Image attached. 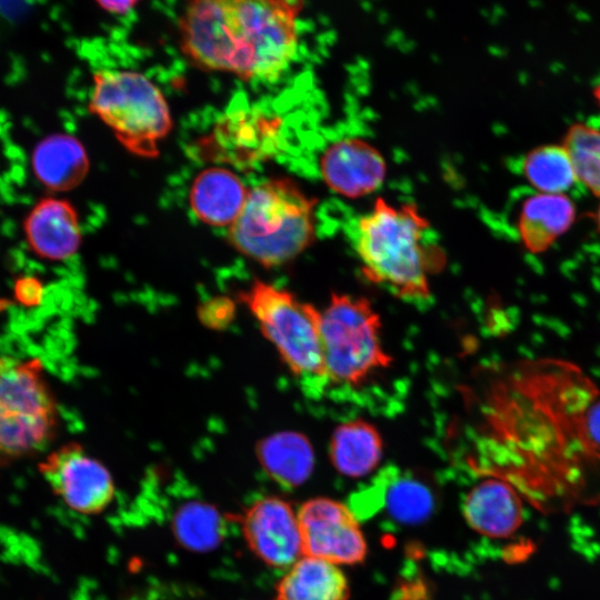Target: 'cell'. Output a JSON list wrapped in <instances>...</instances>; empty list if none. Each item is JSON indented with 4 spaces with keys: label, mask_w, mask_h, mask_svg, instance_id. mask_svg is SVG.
I'll list each match as a JSON object with an SVG mask.
<instances>
[{
    "label": "cell",
    "mask_w": 600,
    "mask_h": 600,
    "mask_svg": "<svg viewBox=\"0 0 600 600\" xmlns=\"http://www.w3.org/2000/svg\"><path fill=\"white\" fill-rule=\"evenodd\" d=\"M243 534L254 554L270 567L288 570L303 557L297 512L280 498L256 501L244 514Z\"/></svg>",
    "instance_id": "obj_10"
},
{
    "label": "cell",
    "mask_w": 600,
    "mask_h": 600,
    "mask_svg": "<svg viewBox=\"0 0 600 600\" xmlns=\"http://www.w3.org/2000/svg\"><path fill=\"white\" fill-rule=\"evenodd\" d=\"M384 506L388 514L402 524H419L427 520L434 506L431 490L420 480L387 471Z\"/></svg>",
    "instance_id": "obj_21"
},
{
    "label": "cell",
    "mask_w": 600,
    "mask_h": 600,
    "mask_svg": "<svg viewBox=\"0 0 600 600\" xmlns=\"http://www.w3.org/2000/svg\"><path fill=\"white\" fill-rule=\"evenodd\" d=\"M321 312L329 389L360 391L391 368L380 314L367 298L333 292Z\"/></svg>",
    "instance_id": "obj_5"
},
{
    "label": "cell",
    "mask_w": 600,
    "mask_h": 600,
    "mask_svg": "<svg viewBox=\"0 0 600 600\" xmlns=\"http://www.w3.org/2000/svg\"><path fill=\"white\" fill-rule=\"evenodd\" d=\"M200 322L212 330L227 329L236 317V303L228 297H213L200 304Z\"/></svg>",
    "instance_id": "obj_24"
},
{
    "label": "cell",
    "mask_w": 600,
    "mask_h": 600,
    "mask_svg": "<svg viewBox=\"0 0 600 600\" xmlns=\"http://www.w3.org/2000/svg\"><path fill=\"white\" fill-rule=\"evenodd\" d=\"M316 208L317 199L291 178L268 179L249 189L228 241L266 268L283 266L314 242Z\"/></svg>",
    "instance_id": "obj_3"
},
{
    "label": "cell",
    "mask_w": 600,
    "mask_h": 600,
    "mask_svg": "<svg viewBox=\"0 0 600 600\" xmlns=\"http://www.w3.org/2000/svg\"><path fill=\"white\" fill-rule=\"evenodd\" d=\"M302 9L292 0L192 1L179 22L182 52L203 70L276 80L297 54Z\"/></svg>",
    "instance_id": "obj_1"
},
{
    "label": "cell",
    "mask_w": 600,
    "mask_h": 600,
    "mask_svg": "<svg viewBox=\"0 0 600 600\" xmlns=\"http://www.w3.org/2000/svg\"><path fill=\"white\" fill-rule=\"evenodd\" d=\"M13 292L19 303L36 307L42 300L43 286L38 278L24 276L16 280Z\"/></svg>",
    "instance_id": "obj_25"
},
{
    "label": "cell",
    "mask_w": 600,
    "mask_h": 600,
    "mask_svg": "<svg viewBox=\"0 0 600 600\" xmlns=\"http://www.w3.org/2000/svg\"><path fill=\"white\" fill-rule=\"evenodd\" d=\"M304 557L336 566L362 562L367 540L350 507L330 498H312L297 511Z\"/></svg>",
    "instance_id": "obj_8"
},
{
    "label": "cell",
    "mask_w": 600,
    "mask_h": 600,
    "mask_svg": "<svg viewBox=\"0 0 600 600\" xmlns=\"http://www.w3.org/2000/svg\"><path fill=\"white\" fill-rule=\"evenodd\" d=\"M281 361L314 397L329 390L322 343V312L289 290L256 279L239 293Z\"/></svg>",
    "instance_id": "obj_4"
},
{
    "label": "cell",
    "mask_w": 600,
    "mask_h": 600,
    "mask_svg": "<svg viewBox=\"0 0 600 600\" xmlns=\"http://www.w3.org/2000/svg\"><path fill=\"white\" fill-rule=\"evenodd\" d=\"M88 109L128 151L142 158L159 156V142L173 126L169 104L158 86L131 70L96 71Z\"/></svg>",
    "instance_id": "obj_6"
},
{
    "label": "cell",
    "mask_w": 600,
    "mask_h": 600,
    "mask_svg": "<svg viewBox=\"0 0 600 600\" xmlns=\"http://www.w3.org/2000/svg\"><path fill=\"white\" fill-rule=\"evenodd\" d=\"M577 180L600 197V130L576 123L566 133L563 144Z\"/></svg>",
    "instance_id": "obj_23"
},
{
    "label": "cell",
    "mask_w": 600,
    "mask_h": 600,
    "mask_svg": "<svg viewBox=\"0 0 600 600\" xmlns=\"http://www.w3.org/2000/svg\"><path fill=\"white\" fill-rule=\"evenodd\" d=\"M30 166L33 176L44 188L66 192L82 183L90 161L78 138L57 132L46 136L33 147Z\"/></svg>",
    "instance_id": "obj_14"
},
{
    "label": "cell",
    "mask_w": 600,
    "mask_h": 600,
    "mask_svg": "<svg viewBox=\"0 0 600 600\" xmlns=\"http://www.w3.org/2000/svg\"><path fill=\"white\" fill-rule=\"evenodd\" d=\"M523 173L542 193L561 194L577 180L571 159L563 146H542L523 159Z\"/></svg>",
    "instance_id": "obj_20"
},
{
    "label": "cell",
    "mask_w": 600,
    "mask_h": 600,
    "mask_svg": "<svg viewBox=\"0 0 600 600\" xmlns=\"http://www.w3.org/2000/svg\"><path fill=\"white\" fill-rule=\"evenodd\" d=\"M462 512L476 532L490 538L511 536L523 519L518 491L507 480L494 477L480 481L468 492Z\"/></svg>",
    "instance_id": "obj_13"
},
{
    "label": "cell",
    "mask_w": 600,
    "mask_h": 600,
    "mask_svg": "<svg viewBox=\"0 0 600 600\" xmlns=\"http://www.w3.org/2000/svg\"><path fill=\"white\" fill-rule=\"evenodd\" d=\"M598 224H599V229H600V208H599V211H598Z\"/></svg>",
    "instance_id": "obj_28"
},
{
    "label": "cell",
    "mask_w": 600,
    "mask_h": 600,
    "mask_svg": "<svg viewBox=\"0 0 600 600\" xmlns=\"http://www.w3.org/2000/svg\"><path fill=\"white\" fill-rule=\"evenodd\" d=\"M178 540L193 551H208L222 539L223 524L218 511L201 502L182 506L173 519Z\"/></svg>",
    "instance_id": "obj_22"
},
{
    "label": "cell",
    "mask_w": 600,
    "mask_h": 600,
    "mask_svg": "<svg viewBox=\"0 0 600 600\" xmlns=\"http://www.w3.org/2000/svg\"><path fill=\"white\" fill-rule=\"evenodd\" d=\"M39 472L52 491L77 512L94 514L113 499L114 486L108 469L76 442L50 452Z\"/></svg>",
    "instance_id": "obj_9"
},
{
    "label": "cell",
    "mask_w": 600,
    "mask_h": 600,
    "mask_svg": "<svg viewBox=\"0 0 600 600\" xmlns=\"http://www.w3.org/2000/svg\"><path fill=\"white\" fill-rule=\"evenodd\" d=\"M593 94L600 103V83L594 88Z\"/></svg>",
    "instance_id": "obj_27"
},
{
    "label": "cell",
    "mask_w": 600,
    "mask_h": 600,
    "mask_svg": "<svg viewBox=\"0 0 600 600\" xmlns=\"http://www.w3.org/2000/svg\"><path fill=\"white\" fill-rule=\"evenodd\" d=\"M429 230V220L416 204L393 206L378 198L354 229L362 276L402 300L428 301L430 278L447 264L444 250L428 238Z\"/></svg>",
    "instance_id": "obj_2"
},
{
    "label": "cell",
    "mask_w": 600,
    "mask_h": 600,
    "mask_svg": "<svg viewBox=\"0 0 600 600\" xmlns=\"http://www.w3.org/2000/svg\"><path fill=\"white\" fill-rule=\"evenodd\" d=\"M249 189L232 171L211 167L193 180L189 203L194 216L212 227H230L240 214Z\"/></svg>",
    "instance_id": "obj_15"
},
{
    "label": "cell",
    "mask_w": 600,
    "mask_h": 600,
    "mask_svg": "<svg viewBox=\"0 0 600 600\" xmlns=\"http://www.w3.org/2000/svg\"><path fill=\"white\" fill-rule=\"evenodd\" d=\"M319 171L331 191L357 199L381 187L387 164L374 146L362 138L349 137L326 148L319 159Z\"/></svg>",
    "instance_id": "obj_11"
},
{
    "label": "cell",
    "mask_w": 600,
    "mask_h": 600,
    "mask_svg": "<svg viewBox=\"0 0 600 600\" xmlns=\"http://www.w3.org/2000/svg\"><path fill=\"white\" fill-rule=\"evenodd\" d=\"M41 359L0 356V459L43 450L58 430L59 409Z\"/></svg>",
    "instance_id": "obj_7"
},
{
    "label": "cell",
    "mask_w": 600,
    "mask_h": 600,
    "mask_svg": "<svg viewBox=\"0 0 600 600\" xmlns=\"http://www.w3.org/2000/svg\"><path fill=\"white\" fill-rule=\"evenodd\" d=\"M574 206L564 194L539 193L521 208L518 231L526 249L541 253L563 234L574 220Z\"/></svg>",
    "instance_id": "obj_18"
},
{
    "label": "cell",
    "mask_w": 600,
    "mask_h": 600,
    "mask_svg": "<svg viewBox=\"0 0 600 600\" xmlns=\"http://www.w3.org/2000/svg\"><path fill=\"white\" fill-rule=\"evenodd\" d=\"M22 229L32 253L47 261L72 258L82 242L78 212L62 198L40 199L24 217Z\"/></svg>",
    "instance_id": "obj_12"
},
{
    "label": "cell",
    "mask_w": 600,
    "mask_h": 600,
    "mask_svg": "<svg viewBox=\"0 0 600 600\" xmlns=\"http://www.w3.org/2000/svg\"><path fill=\"white\" fill-rule=\"evenodd\" d=\"M382 454V437L376 426L367 420L342 422L331 434L329 458L333 468L342 476H368L378 468Z\"/></svg>",
    "instance_id": "obj_16"
},
{
    "label": "cell",
    "mask_w": 600,
    "mask_h": 600,
    "mask_svg": "<svg viewBox=\"0 0 600 600\" xmlns=\"http://www.w3.org/2000/svg\"><path fill=\"white\" fill-rule=\"evenodd\" d=\"M100 8L113 14H127L138 4L137 1H98Z\"/></svg>",
    "instance_id": "obj_26"
},
{
    "label": "cell",
    "mask_w": 600,
    "mask_h": 600,
    "mask_svg": "<svg viewBox=\"0 0 600 600\" xmlns=\"http://www.w3.org/2000/svg\"><path fill=\"white\" fill-rule=\"evenodd\" d=\"M349 583L339 566L302 557L280 580L276 600H348Z\"/></svg>",
    "instance_id": "obj_19"
},
{
    "label": "cell",
    "mask_w": 600,
    "mask_h": 600,
    "mask_svg": "<svg viewBox=\"0 0 600 600\" xmlns=\"http://www.w3.org/2000/svg\"><path fill=\"white\" fill-rule=\"evenodd\" d=\"M262 469L284 488L304 483L314 468V451L308 437L298 431H280L262 438L256 448Z\"/></svg>",
    "instance_id": "obj_17"
}]
</instances>
